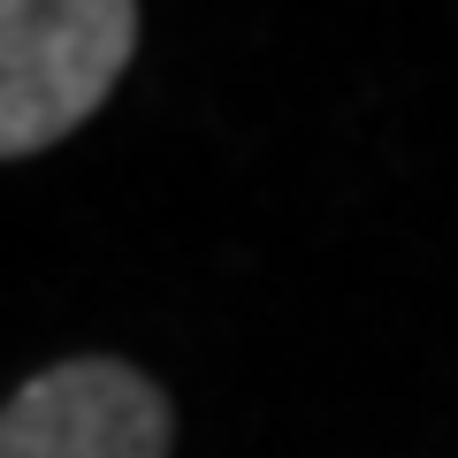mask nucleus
Masks as SVG:
<instances>
[{
    "instance_id": "obj_1",
    "label": "nucleus",
    "mask_w": 458,
    "mask_h": 458,
    "mask_svg": "<svg viewBox=\"0 0 458 458\" xmlns=\"http://www.w3.org/2000/svg\"><path fill=\"white\" fill-rule=\"evenodd\" d=\"M138 54V0H0V153L54 146Z\"/></svg>"
},
{
    "instance_id": "obj_2",
    "label": "nucleus",
    "mask_w": 458,
    "mask_h": 458,
    "mask_svg": "<svg viewBox=\"0 0 458 458\" xmlns=\"http://www.w3.org/2000/svg\"><path fill=\"white\" fill-rule=\"evenodd\" d=\"M0 458H168V397L123 360H62L8 397Z\"/></svg>"
}]
</instances>
